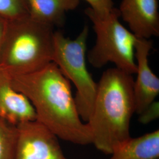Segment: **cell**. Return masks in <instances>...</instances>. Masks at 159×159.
<instances>
[{"instance_id": "8", "label": "cell", "mask_w": 159, "mask_h": 159, "mask_svg": "<svg viewBox=\"0 0 159 159\" xmlns=\"http://www.w3.org/2000/svg\"><path fill=\"white\" fill-rule=\"evenodd\" d=\"M120 16L137 38L150 39L159 35L157 0H122Z\"/></svg>"}, {"instance_id": "13", "label": "cell", "mask_w": 159, "mask_h": 159, "mask_svg": "<svg viewBox=\"0 0 159 159\" xmlns=\"http://www.w3.org/2000/svg\"><path fill=\"white\" fill-rule=\"evenodd\" d=\"M0 16L9 21L29 16L26 0H0Z\"/></svg>"}, {"instance_id": "16", "label": "cell", "mask_w": 159, "mask_h": 159, "mask_svg": "<svg viewBox=\"0 0 159 159\" xmlns=\"http://www.w3.org/2000/svg\"><path fill=\"white\" fill-rule=\"evenodd\" d=\"M9 21L0 16V50L5 39Z\"/></svg>"}, {"instance_id": "3", "label": "cell", "mask_w": 159, "mask_h": 159, "mask_svg": "<svg viewBox=\"0 0 159 159\" xmlns=\"http://www.w3.org/2000/svg\"><path fill=\"white\" fill-rule=\"evenodd\" d=\"M53 29L29 16L9 21L0 50V67L11 74L23 75L52 63Z\"/></svg>"}, {"instance_id": "4", "label": "cell", "mask_w": 159, "mask_h": 159, "mask_svg": "<svg viewBox=\"0 0 159 159\" xmlns=\"http://www.w3.org/2000/svg\"><path fill=\"white\" fill-rule=\"evenodd\" d=\"M85 14L93 24L96 43L89 51L87 58L93 67L100 68L108 63L129 74L136 73L135 44L137 37L120 23L119 9L99 17L87 8Z\"/></svg>"}, {"instance_id": "2", "label": "cell", "mask_w": 159, "mask_h": 159, "mask_svg": "<svg viewBox=\"0 0 159 159\" xmlns=\"http://www.w3.org/2000/svg\"><path fill=\"white\" fill-rule=\"evenodd\" d=\"M132 74L119 68H108L97 83L96 95L87 121L92 144L111 154L120 143L131 137V118L136 113Z\"/></svg>"}, {"instance_id": "6", "label": "cell", "mask_w": 159, "mask_h": 159, "mask_svg": "<svg viewBox=\"0 0 159 159\" xmlns=\"http://www.w3.org/2000/svg\"><path fill=\"white\" fill-rule=\"evenodd\" d=\"M15 159H68L58 137L37 120L17 125Z\"/></svg>"}, {"instance_id": "9", "label": "cell", "mask_w": 159, "mask_h": 159, "mask_svg": "<svg viewBox=\"0 0 159 159\" xmlns=\"http://www.w3.org/2000/svg\"><path fill=\"white\" fill-rule=\"evenodd\" d=\"M0 118L17 125L21 123L36 120L32 104L23 93L12 84L11 75L0 67Z\"/></svg>"}, {"instance_id": "12", "label": "cell", "mask_w": 159, "mask_h": 159, "mask_svg": "<svg viewBox=\"0 0 159 159\" xmlns=\"http://www.w3.org/2000/svg\"><path fill=\"white\" fill-rule=\"evenodd\" d=\"M17 125L0 118V159H15Z\"/></svg>"}, {"instance_id": "15", "label": "cell", "mask_w": 159, "mask_h": 159, "mask_svg": "<svg viewBox=\"0 0 159 159\" xmlns=\"http://www.w3.org/2000/svg\"><path fill=\"white\" fill-rule=\"evenodd\" d=\"M140 121L143 124L148 123L156 119L159 117V102H154L148 108L139 114Z\"/></svg>"}, {"instance_id": "14", "label": "cell", "mask_w": 159, "mask_h": 159, "mask_svg": "<svg viewBox=\"0 0 159 159\" xmlns=\"http://www.w3.org/2000/svg\"><path fill=\"white\" fill-rule=\"evenodd\" d=\"M90 5L93 11L99 17H105L109 15L114 9L112 0H85Z\"/></svg>"}, {"instance_id": "7", "label": "cell", "mask_w": 159, "mask_h": 159, "mask_svg": "<svg viewBox=\"0 0 159 159\" xmlns=\"http://www.w3.org/2000/svg\"><path fill=\"white\" fill-rule=\"evenodd\" d=\"M152 48V40L137 37L135 44L137 78L134 80L133 90L136 113L139 115L155 102L159 94V78L148 64V58Z\"/></svg>"}, {"instance_id": "10", "label": "cell", "mask_w": 159, "mask_h": 159, "mask_svg": "<svg viewBox=\"0 0 159 159\" xmlns=\"http://www.w3.org/2000/svg\"><path fill=\"white\" fill-rule=\"evenodd\" d=\"M108 159H159V130L130 137L113 149Z\"/></svg>"}, {"instance_id": "1", "label": "cell", "mask_w": 159, "mask_h": 159, "mask_svg": "<svg viewBox=\"0 0 159 159\" xmlns=\"http://www.w3.org/2000/svg\"><path fill=\"white\" fill-rule=\"evenodd\" d=\"M11 75L13 87L32 104L37 121L58 139L79 145L92 144L91 130L80 116L71 83L55 63L33 73Z\"/></svg>"}, {"instance_id": "11", "label": "cell", "mask_w": 159, "mask_h": 159, "mask_svg": "<svg viewBox=\"0 0 159 159\" xmlns=\"http://www.w3.org/2000/svg\"><path fill=\"white\" fill-rule=\"evenodd\" d=\"M29 17L36 21L54 26L62 25L66 12L75 9L80 0H26Z\"/></svg>"}, {"instance_id": "5", "label": "cell", "mask_w": 159, "mask_h": 159, "mask_svg": "<svg viewBox=\"0 0 159 159\" xmlns=\"http://www.w3.org/2000/svg\"><path fill=\"white\" fill-rule=\"evenodd\" d=\"M88 34L87 26L74 40L65 37L60 31L54 32L52 56V62L75 86L74 100L77 109L83 121L86 123L92 113L97 87V83L93 79L86 66Z\"/></svg>"}]
</instances>
